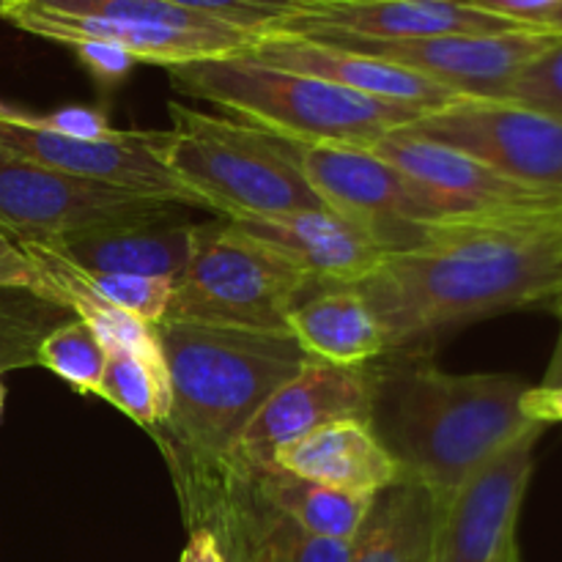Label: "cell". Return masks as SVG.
Masks as SVG:
<instances>
[{
  "label": "cell",
  "instance_id": "cell-23",
  "mask_svg": "<svg viewBox=\"0 0 562 562\" xmlns=\"http://www.w3.org/2000/svg\"><path fill=\"white\" fill-rule=\"evenodd\" d=\"M250 472L258 494L274 510L289 516L294 525H300L311 536L340 543H351L373 497H376V494H357L305 481V477H296L291 472L278 470V467H269V470H252L250 467Z\"/></svg>",
  "mask_w": 562,
  "mask_h": 562
},
{
  "label": "cell",
  "instance_id": "cell-26",
  "mask_svg": "<svg viewBox=\"0 0 562 562\" xmlns=\"http://www.w3.org/2000/svg\"><path fill=\"white\" fill-rule=\"evenodd\" d=\"M82 274H86L88 285L110 305L132 313L151 327L162 324L170 294H173V283L157 278H135V274L86 272V269H82Z\"/></svg>",
  "mask_w": 562,
  "mask_h": 562
},
{
  "label": "cell",
  "instance_id": "cell-2",
  "mask_svg": "<svg viewBox=\"0 0 562 562\" xmlns=\"http://www.w3.org/2000/svg\"><path fill=\"white\" fill-rule=\"evenodd\" d=\"M368 382L373 431L404 477L423 483L439 503L541 426L521 409L530 384L514 373H448L431 362H406Z\"/></svg>",
  "mask_w": 562,
  "mask_h": 562
},
{
  "label": "cell",
  "instance_id": "cell-15",
  "mask_svg": "<svg viewBox=\"0 0 562 562\" xmlns=\"http://www.w3.org/2000/svg\"><path fill=\"white\" fill-rule=\"evenodd\" d=\"M368 415H371L368 373L311 357L296 376L280 384L263 401L231 456L252 470H269L274 467V453L283 445L307 437L327 423L344 417L368 420Z\"/></svg>",
  "mask_w": 562,
  "mask_h": 562
},
{
  "label": "cell",
  "instance_id": "cell-34",
  "mask_svg": "<svg viewBox=\"0 0 562 562\" xmlns=\"http://www.w3.org/2000/svg\"><path fill=\"white\" fill-rule=\"evenodd\" d=\"M179 562H225L220 554L217 543L212 541V536L203 530H190V541H187L184 552H181Z\"/></svg>",
  "mask_w": 562,
  "mask_h": 562
},
{
  "label": "cell",
  "instance_id": "cell-37",
  "mask_svg": "<svg viewBox=\"0 0 562 562\" xmlns=\"http://www.w3.org/2000/svg\"><path fill=\"white\" fill-rule=\"evenodd\" d=\"M14 5H16V0H0V16L5 20V16H9V11L14 9Z\"/></svg>",
  "mask_w": 562,
  "mask_h": 562
},
{
  "label": "cell",
  "instance_id": "cell-38",
  "mask_svg": "<svg viewBox=\"0 0 562 562\" xmlns=\"http://www.w3.org/2000/svg\"><path fill=\"white\" fill-rule=\"evenodd\" d=\"M497 562H521V560H519V547L510 549V552L503 554V558H499Z\"/></svg>",
  "mask_w": 562,
  "mask_h": 562
},
{
  "label": "cell",
  "instance_id": "cell-21",
  "mask_svg": "<svg viewBox=\"0 0 562 562\" xmlns=\"http://www.w3.org/2000/svg\"><path fill=\"white\" fill-rule=\"evenodd\" d=\"M289 333L307 355L333 366L360 368L387 355L382 324L357 289H322L305 296L291 313Z\"/></svg>",
  "mask_w": 562,
  "mask_h": 562
},
{
  "label": "cell",
  "instance_id": "cell-24",
  "mask_svg": "<svg viewBox=\"0 0 562 562\" xmlns=\"http://www.w3.org/2000/svg\"><path fill=\"white\" fill-rule=\"evenodd\" d=\"M140 426H162L170 415V373L165 355L108 346L99 393Z\"/></svg>",
  "mask_w": 562,
  "mask_h": 562
},
{
  "label": "cell",
  "instance_id": "cell-7",
  "mask_svg": "<svg viewBox=\"0 0 562 562\" xmlns=\"http://www.w3.org/2000/svg\"><path fill=\"white\" fill-rule=\"evenodd\" d=\"M190 530H203L225 562H351L349 543L311 536L258 494L234 456L195 459L168 448Z\"/></svg>",
  "mask_w": 562,
  "mask_h": 562
},
{
  "label": "cell",
  "instance_id": "cell-35",
  "mask_svg": "<svg viewBox=\"0 0 562 562\" xmlns=\"http://www.w3.org/2000/svg\"><path fill=\"white\" fill-rule=\"evenodd\" d=\"M552 313L558 316L560 333H558V340H554L552 360H549L547 371H543L541 387H558V384H562V285L558 294L552 296Z\"/></svg>",
  "mask_w": 562,
  "mask_h": 562
},
{
  "label": "cell",
  "instance_id": "cell-11",
  "mask_svg": "<svg viewBox=\"0 0 562 562\" xmlns=\"http://www.w3.org/2000/svg\"><path fill=\"white\" fill-rule=\"evenodd\" d=\"M409 130L470 154L510 181L562 195V115L510 99L459 97Z\"/></svg>",
  "mask_w": 562,
  "mask_h": 562
},
{
  "label": "cell",
  "instance_id": "cell-39",
  "mask_svg": "<svg viewBox=\"0 0 562 562\" xmlns=\"http://www.w3.org/2000/svg\"><path fill=\"white\" fill-rule=\"evenodd\" d=\"M3 401H5V390H3V382H0V412H3Z\"/></svg>",
  "mask_w": 562,
  "mask_h": 562
},
{
  "label": "cell",
  "instance_id": "cell-40",
  "mask_svg": "<svg viewBox=\"0 0 562 562\" xmlns=\"http://www.w3.org/2000/svg\"><path fill=\"white\" fill-rule=\"evenodd\" d=\"M560 239H562V228H560Z\"/></svg>",
  "mask_w": 562,
  "mask_h": 562
},
{
  "label": "cell",
  "instance_id": "cell-29",
  "mask_svg": "<svg viewBox=\"0 0 562 562\" xmlns=\"http://www.w3.org/2000/svg\"><path fill=\"white\" fill-rule=\"evenodd\" d=\"M505 99L562 115V36L510 82Z\"/></svg>",
  "mask_w": 562,
  "mask_h": 562
},
{
  "label": "cell",
  "instance_id": "cell-33",
  "mask_svg": "<svg viewBox=\"0 0 562 562\" xmlns=\"http://www.w3.org/2000/svg\"><path fill=\"white\" fill-rule=\"evenodd\" d=\"M521 409L530 417L532 423H541V426H552L558 423L562 426V384L558 387H532L525 393V401H521Z\"/></svg>",
  "mask_w": 562,
  "mask_h": 562
},
{
  "label": "cell",
  "instance_id": "cell-10",
  "mask_svg": "<svg viewBox=\"0 0 562 562\" xmlns=\"http://www.w3.org/2000/svg\"><path fill=\"white\" fill-rule=\"evenodd\" d=\"M179 203L93 184L0 151V236L53 247L80 231L173 217Z\"/></svg>",
  "mask_w": 562,
  "mask_h": 562
},
{
  "label": "cell",
  "instance_id": "cell-22",
  "mask_svg": "<svg viewBox=\"0 0 562 562\" xmlns=\"http://www.w3.org/2000/svg\"><path fill=\"white\" fill-rule=\"evenodd\" d=\"M439 499L423 483L404 477L373 497L351 538V562H431Z\"/></svg>",
  "mask_w": 562,
  "mask_h": 562
},
{
  "label": "cell",
  "instance_id": "cell-9",
  "mask_svg": "<svg viewBox=\"0 0 562 562\" xmlns=\"http://www.w3.org/2000/svg\"><path fill=\"white\" fill-rule=\"evenodd\" d=\"M371 151L412 181L450 228L562 220V195L510 181L470 154L415 135L409 126L382 135Z\"/></svg>",
  "mask_w": 562,
  "mask_h": 562
},
{
  "label": "cell",
  "instance_id": "cell-1",
  "mask_svg": "<svg viewBox=\"0 0 562 562\" xmlns=\"http://www.w3.org/2000/svg\"><path fill=\"white\" fill-rule=\"evenodd\" d=\"M562 220L450 228L393 252L355 285L387 338V351L442 327L552 302L562 285Z\"/></svg>",
  "mask_w": 562,
  "mask_h": 562
},
{
  "label": "cell",
  "instance_id": "cell-17",
  "mask_svg": "<svg viewBox=\"0 0 562 562\" xmlns=\"http://www.w3.org/2000/svg\"><path fill=\"white\" fill-rule=\"evenodd\" d=\"M519 27L467 0H307L300 14L272 33L335 31L366 38H431L508 33Z\"/></svg>",
  "mask_w": 562,
  "mask_h": 562
},
{
  "label": "cell",
  "instance_id": "cell-16",
  "mask_svg": "<svg viewBox=\"0 0 562 562\" xmlns=\"http://www.w3.org/2000/svg\"><path fill=\"white\" fill-rule=\"evenodd\" d=\"M234 225L294 263L313 289H355L390 256L371 231L329 212L327 206L267 220H236Z\"/></svg>",
  "mask_w": 562,
  "mask_h": 562
},
{
  "label": "cell",
  "instance_id": "cell-25",
  "mask_svg": "<svg viewBox=\"0 0 562 562\" xmlns=\"http://www.w3.org/2000/svg\"><path fill=\"white\" fill-rule=\"evenodd\" d=\"M36 360L55 376L69 382L77 393L97 395L99 384H102L104 362H108V349L99 340V335L77 318V322L55 327L38 344Z\"/></svg>",
  "mask_w": 562,
  "mask_h": 562
},
{
  "label": "cell",
  "instance_id": "cell-4",
  "mask_svg": "<svg viewBox=\"0 0 562 562\" xmlns=\"http://www.w3.org/2000/svg\"><path fill=\"white\" fill-rule=\"evenodd\" d=\"M168 77L176 91L217 104L250 130L311 146L371 148L382 135L426 115L261 64L245 53L173 64Z\"/></svg>",
  "mask_w": 562,
  "mask_h": 562
},
{
  "label": "cell",
  "instance_id": "cell-31",
  "mask_svg": "<svg viewBox=\"0 0 562 562\" xmlns=\"http://www.w3.org/2000/svg\"><path fill=\"white\" fill-rule=\"evenodd\" d=\"M71 49H75L77 58L86 64V69L91 71V75L97 77V82H102V86H115V82H121L137 64V58H132L126 49L113 47V44L77 42L71 44Z\"/></svg>",
  "mask_w": 562,
  "mask_h": 562
},
{
  "label": "cell",
  "instance_id": "cell-30",
  "mask_svg": "<svg viewBox=\"0 0 562 562\" xmlns=\"http://www.w3.org/2000/svg\"><path fill=\"white\" fill-rule=\"evenodd\" d=\"M0 291H25L36 300L44 296L42 269L20 245L3 239V236H0Z\"/></svg>",
  "mask_w": 562,
  "mask_h": 562
},
{
  "label": "cell",
  "instance_id": "cell-32",
  "mask_svg": "<svg viewBox=\"0 0 562 562\" xmlns=\"http://www.w3.org/2000/svg\"><path fill=\"white\" fill-rule=\"evenodd\" d=\"M467 3L494 16H503L508 22H516L521 27L547 31V22L552 20L562 0H467Z\"/></svg>",
  "mask_w": 562,
  "mask_h": 562
},
{
  "label": "cell",
  "instance_id": "cell-8",
  "mask_svg": "<svg viewBox=\"0 0 562 562\" xmlns=\"http://www.w3.org/2000/svg\"><path fill=\"white\" fill-rule=\"evenodd\" d=\"M280 140V137H278ZM283 151L329 212L362 225L387 252L428 245L450 231L412 181L360 146H311L280 140ZM467 228V225H464Z\"/></svg>",
  "mask_w": 562,
  "mask_h": 562
},
{
  "label": "cell",
  "instance_id": "cell-27",
  "mask_svg": "<svg viewBox=\"0 0 562 562\" xmlns=\"http://www.w3.org/2000/svg\"><path fill=\"white\" fill-rule=\"evenodd\" d=\"M168 3L263 38L278 31L285 20L300 14L307 0H168Z\"/></svg>",
  "mask_w": 562,
  "mask_h": 562
},
{
  "label": "cell",
  "instance_id": "cell-14",
  "mask_svg": "<svg viewBox=\"0 0 562 562\" xmlns=\"http://www.w3.org/2000/svg\"><path fill=\"white\" fill-rule=\"evenodd\" d=\"M543 426L475 472L448 503H439L431 562H497L516 547V525L536 472Z\"/></svg>",
  "mask_w": 562,
  "mask_h": 562
},
{
  "label": "cell",
  "instance_id": "cell-12",
  "mask_svg": "<svg viewBox=\"0 0 562 562\" xmlns=\"http://www.w3.org/2000/svg\"><path fill=\"white\" fill-rule=\"evenodd\" d=\"M313 38L329 47L373 55L439 82L456 97L505 99L508 88L538 55L547 53L560 33L541 27H519L508 33H475V36L431 38H366L335 31L289 33Z\"/></svg>",
  "mask_w": 562,
  "mask_h": 562
},
{
  "label": "cell",
  "instance_id": "cell-3",
  "mask_svg": "<svg viewBox=\"0 0 562 562\" xmlns=\"http://www.w3.org/2000/svg\"><path fill=\"white\" fill-rule=\"evenodd\" d=\"M157 338L170 373V448L195 459L234 453L263 401L311 360L294 335L165 322Z\"/></svg>",
  "mask_w": 562,
  "mask_h": 562
},
{
  "label": "cell",
  "instance_id": "cell-18",
  "mask_svg": "<svg viewBox=\"0 0 562 562\" xmlns=\"http://www.w3.org/2000/svg\"><path fill=\"white\" fill-rule=\"evenodd\" d=\"M245 55L261 60V64L278 66V69L318 77V80H327L346 91L360 93V97L376 99V102L398 104V108H412L420 113H431V110L459 99L439 82L398 64L351 53V49L329 47V44L313 42V38L289 36V33H269V36L258 38L250 49H245Z\"/></svg>",
  "mask_w": 562,
  "mask_h": 562
},
{
  "label": "cell",
  "instance_id": "cell-13",
  "mask_svg": "<svg viewBox=\"0 0 562 562\" xmlns=\"http://www.w3.org/2000/svg\"><path fill=\"white\" fill-rule=\"evenodd\" d=\"M168 137V130H119L102 140H75L0 119V151L93 184L203 209L165 162Z\"/></svg>",
  "mask_w": 562,
  "mask_h": 562
},
{
  "label": "cell",
  "instance_id": "cell-19",
  "mask_svg": "<svg viewBox=\"0 0 562 562\" xmlns=\"http://www.w3.org/2000/svg\"><path fill=\"white\" fill-rule=\"evenodd\" d=\"M195 245L198 225L176 220L173 214L162 220L80 231L53 247L86 272L135 274L176 285L190 269Z\"/></svg>",
  "mask_w": 562,
  "mask_h": 562
},
{
  "label": "cell",
  "instance_id": "cell-20",
  "mask_svg": "<svg viewBox=\"0 0 562 562\" xmlns=\"http://www.w3.org/2000/svg\"><path fill=\"white\" fill-rule=\"evenodd\" d=\"M274 467L357 494H379L404 481L398 459L384 448L366 417H344L283 445L274 453Z\"/></svg>",
  "mask_w": 562,
  "mask_h": 562
},
{
  "label": "cell",
  "instance_id": "cell-6",
  "mask_svg": "<svg viewBox=\"0 0 562 562\" xmlns=\"http://www.w3.org/2000/svg\"><path fill=\"white\" fill-rule=\"evenodd\" d=\"M311 291L294 263L228 220H212L198 225L195 256L173 285L162 324L291 335V313Z\"/></svg>",
  "mask_w": 562,
  "mask_h": 562
},
{
  "label": "cell",
  "instance_id": "cell-5",
  "mask_svg": "<svg viewBox=\"0 0 562 562\" xmlns=\"http://www.w3.org/2000/svg\"><path fill=\"white\" fill-rule=\"evenodd\" d=\"M168 115L165 162L203 209L234 223L324 209L278 137L179 102Z\"/></svg>",
  "mask_w": 562,
  "mask_h": 562
},
{
  "label": "cell",
  "instance_id": "cell-28",
  "mask_svg": "<svg viewBox=\"0 0 562 562\" xmlns=\"http://www.w3.org/2000/svg\"><path fill=\"white\" fill-rule=\"evenodd\" d=\"M0 119L14 121V124L33 126V130L53 132V135L75 137V140H102V137L115 135L119 130H113L108 121V115L102 110L93 108H60L55 113L38 115L31 110L14 108V104L0 102Z\"/></svg>",
  "mask_w": 562,
  "mask_h": 562
},
{
  "label": "cell",
  "instance_id": "cell-36",
  "mask_svg": "<svg viewBox=\"0 0 562 562\" xmlns=\"http://www.w3.org/2000/svg\"><path fill=\"white\" fill-rule=\"evenodd\" d=\"M547 31H552V33H560V36H562V5H560L558 11H554V16H552V20L547 22Z\"/></svg>",
  "mask_w": 562,
  "mask_h": 562
}]
</instances>
